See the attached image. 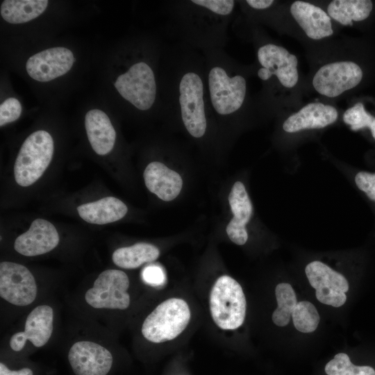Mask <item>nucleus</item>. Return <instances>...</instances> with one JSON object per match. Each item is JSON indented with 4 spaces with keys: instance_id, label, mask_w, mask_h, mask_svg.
<instances>
[{
    "instance_id": "obj_1",
    "label": "nucleus",
    "mask_w": 375,
    "mask_h": 375,
    "mask_svg": "<svg viewBox=\"0 0 375 375\" xmlns=\"http://www.w3.org/2000/svg\"><path fill=\"white\" fill-rule=\"evenodd\" d=\"M160 93L163 112L192 138H206L215 121L210 107L202 52L176 42L162 53Z\"/></svg>"
},
{
    "instance_id": "obj_2",
    "label": "nucleus",
    "mask_w": 375,
    "mask_h": 375,
    "mask_svg": "<svg viewBox=\"0 0 375 375\" xmlns=\"http://www.w3.org/2000/svg\"><path fill=\"white\" fill-rule=\"evenodd\" d=\"M237 3L233 0L169 1V31L178 42L201 52L224 49Z\"/></svg>"
},
{
    "instance_id": "obj_3",
    "label": "nucleus",
    "mask_w": 375,
    "mask_h": 375,
    "mask_svg": "<svg viewBox=\"0 0 375 375\" xmlns=\"http://www.w3.org/2000/svg\"><path fill=\"white\" fill-rule=\"evenodd\" d=\"M208 99L215 121L233 122L245 109L247 80L224 49L202 52Z\"/></svg>"
},
{
    "instance_id": "obj_4",
    "label": "nucleus",
    "mask_w": 375,
    "mask_h": 375,
    "mask_svg": "<svg viewBox=\"0 0 375 375\" xmlns=\"http://www.w3.org/2000/svg\"><path fill=\"white\" fill-rule=\"evenodd\" d=\"M155 69L153 63L140 59L120 74L114 83L123 99L138 111L148 112L156 106L163 111L160 77Z\"/></svg>"
},
{
    "instance_id": "obj_5",
    "label": "nucleus",
    "mask_w": 375,
    "mask_h": 375,
    "mask_svg": "<svg viewBox=\"0 0 375 375\" xmlns=\"http://www.w3.org/2000/svg\"><path fill=\"white\" fill-rule=\"evenodd\" d=\"M246 306L241 285L231 276L219 277L210 294V310L215 323L224 330L238 328L244 321Z\"/></svg>"
},
{
    "instance_id": "obj_6",
    "label": "nucleus",
    "mask_w": 375,
    "mask_h": 375,
    "mask_svg": "<svg viewBox=\"0 0 375 375\" xmlns=\"http://www.w3.org/2000/svg\"><path fill=\"white\" fill-rule=\"evenodd\" d=\"M53 140L46 131L31 134L22 144L14 165L17 184L27 187L37 181L50 164L53 153Z\"/></svg>"
},
{
    "instance_id": "obj_7",
    "label": "nucleus",
    "mask_w": 375,
    "mask_h": 375,
    "mask_svg": "<svg viewBox=\"0 0 375 375\" xmlns=\"http://www.w3.org/2000/svg\"><path fill=\"white\" fill-rule=\"evenodd\" d=\"M190 319L188 303L182 299H168L146 317L142 333L144 338L154 343L172 340L187 327Z\"/></svg>"
},
{
    "instance_id": "obj_8",
    "label": "nucleus",
    "mask_w": 375,
    "mask_h": 375,
    "mask_svg": "<svg viewBox=\"0 0 375 375\" xmlns=\"http://www.w3.org/2000/svg\"><path fill=\"white\" fill-rule=\"evenodd\" d=\"M257 60L260 66L257 76L261 81H268L275 76L288 88H293L297 83L298 59L284 47L272 42L262 44L257 49Z\"/></svg>"
},
{
    "instance_id": "obj_9",
    "label": "nucleus",
    "mask_w": 375,
    "mask_h": 375,
    "mask_svg": "<svg viewBox=\"0 0 375 375\" xmlns=\"http://www.w3.org/2000/svg\"><path fill=\"white\" fill-rule=\"evenodd\" d=\"M128 287L129 279L125 272L107 269L98 276L85 299L94 308L125 310L130 304Z\"/></svg>"
},
{
    "instance_id": "obj_10",
    "label": "nucleus",
    "mask_w": 375,
    "mask_h": 375,
    "mask_svg": "<svg viewBox=\"0 0 375 375\" xmlns=\"http://www.w3.org/2000/svg\"><path fill=\"white\" fill-rule=\"evenodd\" d=\"M360 66L351 61H338L321 67L312 78L315 90L327 97H336L357 86L362 78Z\"/></svg>"
},
{
    "instance_id": "obj_11",
    "label": "nucleus",
    "mask_w": 375,
    "mask_h": 375,
    "mask_svg": "<svg viewBox=\"0 0 375 375\" xmlns=\"http://www.w3.org/2000/svg\"><path fill=\"white\" fill-rule=\"evenodd\" d=\"M37 295V285L31 272L24 265L12 262L0 263V296L19 306L29 305Z\"/></svg>"
},
{
    "instance_id": "obj_12",
    "label": "nucleus",
    "mask_w": 375,
    "mask_h": 375,
    "mask_svg": "<svg viewBox=\"0 0 375 375\" xmlns=\"http://www.w3.org/2000/svg\"><path fill=\"white\" fill-rule=\"evenodd\" d=\"M305 272L319 301L333 307L344 305L349 283L342 274L318 260L308 264Z\"/></svg>"
},
{
    "instance_id": "obj_13",
    "label": "nucleus",
    "mask_w": 375,
    "mask_h": 375,
    "mask_svg": "<svg viewBox=\"0 0 375 375\" xmlns=\"http://www.w3.org/2000/svg\"><path fill=\"white\" fill-rule=\"evenodd\" d=\"M68 360L76 375H106L112 365L111 353L90 341L74 343L69 351Z\"/></svg>"
},
{
    "instance_id": "obj_14",
    "label": "nucleus",
    "mask_w": 375,
    "mask_h": 375,
    "mask_svg": "<svg viewBox=\"0 0 375 375\" xmlns=\"http://www.w3.org/2000/svg\"><path fill=\"white\" fill-rule=\"evenodd\" d=\"M74 62V57L69 49L53 47L31 56L26 62V69L34 80L47 82L67 73Z\"/></svg>"
},
{
    "instance_id": "obj_15",
    "label": "nucleus",
    "mask_w": 375,
    "mask_h": 375,
    "mask_svg": "<svg viewBox=\"0 0 375 375\" xmlns=\"http://www.w3.org/2000/svg\"><path fill=\"white\" fill-rule=\"evenodd\" d=\"M53 312L51 307L40 305L28 315L24 331L13 334L10 339V347L15 351H21L26 340L35 347H41L47 343L53 331Z\"/></svg>"
},
{
    "instance_id": "obj_16",
    "label": "nucleus",
    "mask_w": 375,
    "mask_h": 375,
    "mask_svg": "<svg viewBox=\"0 0 375 375\" xmlns=\"http://www.w3.org/2000/svg\"><path fill=\"white\" fill-rule=\"evenodd\" d=\"M59 242L55 226L43 219H35L27 231L18 236L14 249L26 256H35L53 250Z\"/></svg>"
},
{
    "instance_id": "obj_17",
    "label": "nucleus",
    "mask_w": 375,
    "mask_h": 375,
    "mask_svg": "<svg viewBox=\"0 0 375 375\" xmlns=\"http://www.w3.org/2000/svg\"><path fill=\"white\" fill-rule=\"evenodd\" d=\"M338 116L337 109L322 103H310L293 113L283 124L288 133H296L304 129L322 128L334 123Z\"/></svg>"
},
{
    "instance_id": "obj_18",
    "label": "nucleus",
    "mask_w": 375,
    "mask_h": 375,
    "mask_svg": "<svg viewBox=\"0 0 375 375\" xmlns=\"http://www.w3.org/2000/svg\"><path fill=\"white\" fill-rule=\"evenodd\" d=\"M290 13L310 39L318 40L333 33L331 17L314 4L296 1L290 6Z\"/></svg>"
},
{
    "instance_id": "obj_19",
    "label": "nucleus",
    "mask_w": 375,
    "mask_h": 375,
    "mask_svg": "<svg viewBox=\"0 0 375 375\" xmlns=\"http://www.w3.org/2000/svg\"><path fill=\"white\" fill-rule=\"evenodd\" d=\"M143 176L147 189L165 201L176 198L182 189L181 176L158 161L149 163Z\"/></svg>"
},
{
    "instance_id": "obj_20",
    "label": "nucleus",
    "mask_w": 375,
    "mask_h": 375,
    "mask_svg": "<svg viewBox=\"0 0 375 375\" xmlns=\"http://www.w3.org/2000/svg\"><path fill=\"white\" fill-rule=\"evenodd\" d=\"M85 127L90 145L97 154L104 156L111 151L116 132L104 112L99 109L89 110L85 117Z\"/></svg>"
},
{
    "instance_id": "obj_21",
    "label": "nucleus",
    "mask_w": 375,
    "mask_h": 375,
    "mask_svg": "<svg viewBox=\"0 0 375 375\" xmlns=\"http://www.w3.org/2000/svg\"><path fill=\"white\" fill-rule=\"evenodd\" d=\"M79 216L85 222L94 224H106L123 218L128 208L117 198L107 197L77 207Z\"/></svg>"
},
{
    "instance_id": "obj_22",
    "label": "nucleus",
    "mask_w": 375,
    "mask_h": 375,
    "mask_svg": "<svg viewBox=\"0 0 375 375\" xmlns=\"http://www.w3.org/2000/svg\"><path fill=\"white\" fill-rule=\"evenodd\" d=\"M373 3L369 0H334L328 6L330 17L342 25H353V22L367 19L372 10Z\"/></svg>"
},
{
    "instance_id": "obj_23",
    "label": "nucleus",
    "mask_w": 375,
    "mask_h": 375,
    "mask_svg": "<svg viewBox=\"0 0 375 375\" xmlns=\"http://www.w3.org/2000/svg\"><path fill=\"white\" fill-rule=\"evenodd\" d=\"M48 3L47 0H5L1 4V15L10 24L25 23L40 15Z\"/></svg>"
},
{
    "instance_id": "obj_24",
    "label": "nucleus",
    "mask_w": 375,
    "mask_h": 375,
    "mask_svg": "<svg viewBox=\"0 0 375 375\" xmlns=\"http://www.w3.org/2000/svg\"><path fill=\"white\" fill-rule=\"evenodd\" d=\"M159 249L154 245L140 242L116 249L112 256L113 262L124 269H135L145 262L156 260Z\"/></svg>"
},
{
    "instance_id": "obj_25",
    "label": "nucleus",
    "mask_w": 375,
    "mask_h": 375,
    "mask_svg": "<svg viewBox=\"0 0 375 375\" xmlns=\"http://www.w3.org/2000/svg\"><path fill=\"white\" fill-rule=\"evenodd\" d=\"M275 294L278 306L272 314V321L276 326H285L290 322L297 303V296L292 287L286 283L276 285Z\"/></svg>"
},
{
    "instance_id": "obj_26",
    "label": "nucleus",
    "mask_w": 375,
    "mask_h": 375,
    "mask_svg": "<svg viewBox=\"0 0 375 375\" xmlns=\"http://www.w3.org/2000/svg\"><path fill=\"white\" fill-rule=\"evenodd\" d=\"M228 202L233 218L246 225L252 215L253 206L242 183L237 181L234 183L228 196Z\"/></svg>"
},
{
    "instance_id": "obj_27",
    "label": "nucleus",
    "mask_w": 375,
    "mask_h": 375,
    "mask_svg": "<svg viewBox=\"0 0 375 375\" xmlns=\"http://www.w3.org/2000/svg\"><path fill=\"white\" fill-rule=\"evenodd\" d=\"M292 317L294 327L302 333L313 332L319 322V315L316 308L306 301L297 302Z\"/></svg>"
},
{
    "instance_id": "obj_28",
    "label": "nucleus",
    "mask_w": 375,
    "mask_h": 375,
    "mask_svg": "<svg viewBox=\"0 0 375 375\" xmlns=\"http://www.w3.org/2000/svg\"><path fill=\"white\" fill-rule=\"evenodd\" d=\"M327 375H375V370L369 366L353 365L347 354L340 353L325 367Z\"/></svg>"
},
{
    "instance_id": "obj_29",
    "label": "nucleus",
    "mask_w": 375,
    "mask_h": 375,
    "mask_svg": "<svg viewBox=\"0 0 375 375\" xmlns=\"http://www.w3.org/2000/svg\"><path fill=\"white\" fill-rule=\"evenodd\" d=\"M343 121L353 131L369 128L375 140V117L366 111L362 103L347 109L343 114Z\"/></svg>"
},
{
    "instance_id": "obj_30",
    "label": "nucleus",
    "mask_w": 375,
    "mask_h": 375,
    "mask_svg": "<svg viewBox=\"0 0 375 375\" xmlns=\"http://www.w3.org/2000/svg\"><path fill=\"white\" fill-rule=\"evenodd\" d=\"M22 105L14 97L6 99L0 105V126L16 121L21 115Z\"/></svg>"
},
{
    "instance_id": "obj_31",
    "label": "nucleus",
    "mask_w": 375,
    "mask_h": 375,
    "mask_svg": "<svg viewBox=\"0 0 375 375\" xmlns=\"http://www.w3.org/2000/svg\"><path fill=\"white\" fill-rule=\"evenodd\" d=\"M357 187L375 201V173L360 172L355 176Z\"/></svg>"
},
{
    "instance_id": "obj_32",
    "label": "nucleus",
    "mask_w": 375,
    "mask_h": 375,
    "mask_svg": "<svg viewBox=\"0 0 375 375\" xmlns=\"http://www.w3.org/2000/svg\"><path fill=\"white\" fill-rule=\"evenodd\" d=\"M226 233L230 240L236 244L242 245L248 239V233L245 224L232 218L226 226Z\"/></svg>"
},
{
    "instance_id": "obj_33",
    "label": "nucleus",
    "mask_w": 375,
    "mask_h": 375,
    "mask_svg": "<svg viewBox=\"0 0 375 375\" xmlns=\"http://www.w3.org/2000/svg\"><path fill=\"white\" fill-rule=\"evenodd\" d=\"M142 278L151 285H160L165 281V274L162 269L158 265H149L142 271Z\"/></svg>"
},
{
    "instance_id": "obj_34",
    "label": "nucleus",
    "mask_w": 375,
    "mask_h": 375,
    "mask_svg": "<svg viewBox=\"0 0 375 375\" xmlns=\"http://www.w3.org/2000/svg\"><path fill=\"white\" fill-rule=\"evenodd\" d=\"M0 375H33V374L31 369L26 367L19 370L12 371L9 369L3 362H1Z\"/></svg>"
}]
</instances>
